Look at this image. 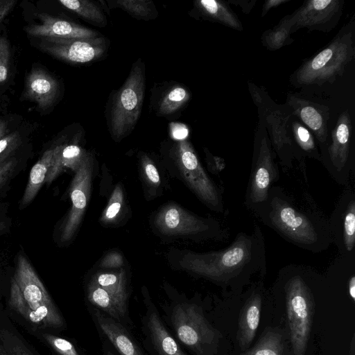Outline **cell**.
Instances as JSON below:
<instances>
[{
    "mask_svg": "<svg viewBox=\"0 0 355 355\" xmlns=\"http://www.w3.org/2000/svg\"><path fill=\"white\" fill-rule=\"evenodd\" d=\"M251 213L287 242L313 253L333 243L329 218L306 190H290L273 184L264 202Z\"/></svg>",
    "mask_w": 355,
    "mask_h": 355,
    "instance_id": "6da1fadb",
    "label": "cell"
},
{
    "mask_svg": "<svg viewBox=\"0 0 355 355\" xmlns=\"http://www.w3.org/2000/svg\"><path fill=\"white\" fill-rule=\"evenodd\" d=\"M190 269L221 286H237L252 275L267 270L266 248L263 232L254 223L250 234L240 232L227 248L191 256Z\"/></svg>",
    "mask_w": 355,
    "mask_h": 355,
    "instance_id": "7a4b0ae2",
    "label": "cell"
},
{
    "mask_svg": "<svg viewBox=\"0 0 355 355\" xmlns=\"http://www.w3.org/2000/svg\"><path fill=\"white\" fill-rule=\"evenodd\" d=\"M315 270L290 263L279 271L278 284L284 292L293 355H304L311 331Z\"/></svg>",
    "mask_w": 355,
    "mask_h": 355,
    "instance_id": "3957f363",
    "label": "cell"
},
{
    "mask_svg": "<svg viewBox=\"0 0 355 355\" xmlns=\"http://www.w3.org/2000/svg\"><path fill=\"white\" fill-rule=\"evenodd\" d=\"M10 308L32 324L58 328L64 320L33 268L23 255L17 258L11 281Z\"/></svg>",
    "mask_w": 355,
    "mask_h": 355,
    "instance_id": "277c9868",
    "label": "cell"
},
{
    "mask_svg": "<svg viewBox=\"0 0 355 355\" xmlns=\"http://www.w3.org/2000/svg\"><path fill=\"white\" fill-rule=\"evenodd\" d=\"M146 87V67L141 58L132 65L122 86L111 94L107 105L108 129L115 141H121L134 130L140 117Z\"/></svg>",
    "mask_w": 355,
    "mask_h": 355,
    "instance_id": "5b68a950",
    "label": "cell"
},
{
    "mask_svg": "<svg viewBox=\"0 0 355 355\" xmlns=\"http://www.w3.org/2000/svg\"><path fill=\"white\" fill-rule=\"evenodd\" d=\"M355 54L351 33L339 35L296 72L299 85H321L340 75Z\"/></svg>",
    "mask_w": 355,
    "mask_h": 355,
    "instance_id": "8992f818",
    "label": "cell"
},
{
    "mask_svg": "<svg viewBox=\"0 0 355 355\" xmlns=\"http://www.w3.org/2000/svg\"><path fill=\"white\" fill-rule=\"evenodd\" d=\"M171 322L178 338L198 355H209L218 341V332L195 304H180L173 310Z\"/></svg>",
    "mask_w": 355,
    "mask_h": 355,
    "instance_id": "52a82bcc",
    "label": "cell"
},
{
    "mask_svg": "<svg viewBox=\"0 0 355 355\" xmlns=\"http://www.w3.org/2000/svg\"><path fill=\"white\" fill-rule=\"evenodd\" d=\"M173 144L176 160L196 193L209 209L223 213L222 191L205 173L191 144L186 139L178 140Z\"/></svg>",
    "mask_w": 355,
    "mask_h": 355,
    "instance_id": "ba28073f",
    "label": "cell"
},
{
    "mask_svg": "<svg viewBox=\"0 0 355 355\" xmlns=\"http://www.w3.org/2000/svg\"><path fill=\"white\" fill-rule=\"evenodd\" d=\"M38 49L64 62L87 64L105 55L109 41L103 36L94 38L38 37Z\"/></svg>",
    "mask_w": 355,
    "mask_h": 355,
    "instance_id": "9c48e42d",
    "label": "cell"
},
{
    "mask_svg": "<svg viewBox=\"0 0 355 355\" xmlns=\"http://www.w3.org/2000/svg\"><path fill=\"white\" fill-rule=\"evenodd\" d=\"M351 122L347 113L341 114L331 133V143L320 155V162L331 177L345 187L354 179V164L350 155Z\"/></svg>",
    "mask_w": 355,
    "mask_h": 355,
    "instance_id": "30bf717a",
    "label": "cell"
},
{
    "mask_svg": "<svg viewBox=\"0 0 355 355\" xmlns=\"http://www.w3.org/2000/svg\"><path fill=\"white\" fill-rule=\"evenodd\" d=\"M279 179V171L271 148L266 139L254 151L243 204L251 211L268 197V190Z\"/></svg>",
    "mask_w": 355,
    "mask_h": 355,
    "instance_id": "8fae6325",
    "label": "cell"
},
{
    "mask_svg": "<svg viewBox=\"0 0 355 355\" xmlns=\"http://www.w3.org/2000/svg\"><path fill=\"white\" fill-rule=\"evenodd\" d=\"M159 225L163 231L171 234L183 233L200 239L223 242L230 239L229 230L217 220L196 217L175 207L163 211L159 218Z\"/></svg>",
    "mask_w": 355,
    "mask_h": 355,
    "instance_id": "7c38bea8",
    "label": "cell"
},
{
    "mask_svg": "<svg viewBox=\"0 0 355 355\" xmlns=\"http://www.w3.org/2000/svg\"><path fill=\"white\" fill-rule=\"evenodd\" d=\"M329 218L333 243L339 255L355 252V191L351 182L345 187Z\"/></svg>",
    "mask_w": 355,
    "mask_h": 355,
    "instance_id": "4fadbf2b",
    "label": "cell"
},
{
    "mask_svg": "<svg viewBox=\"0 0 355 355\" xmlns=\"http://www.w3.org/2000/svg\"><path fill=\"white\" fill-rule=\"evenodd\" d=\"M342 8L343 2L338 0L307 1L288 16L291 33L302 28L328 32L338 21Z\"/></svg>",
    "mask_w": 355,
    "mask_h": 355,
    "instance_id": "5bb4252c",
    "label": "cell"
},
{
    "mask_svg": "<svg viewBox=\"0 0 355 355\" xmlns=\"http://www.w3.org/2000/svg\"><path fill=\"white\" fill-rule=\"evenodd\" d=\"M60 94L57 79L42 67L33 66L26 76L22 98L37 104L40 110L51 109Z\"/></svg>",
    "mask_w": 355,
    "mask_h": 355,
    "instance_id": "9a60e30c",
    "label": "cell"
},
{
    "mask_svg": "<svg viewBox=\"0 0 355 355\" xmlns=\"http://www.w3.org/2000/svg\"><path fill=\"white\" fill-rule=\"evenodd\" d=\"M89 185V161L87 157H84L77 168L71 187L72 207L63 223L61 231V238L64 242L69 241L78 229L87 205V194Z\"/></svg>",
    "mask_w": 355,
    "mask_h": 355,
    "instance_id": "2e32d148",
    "label": "cell"
},
{
    "mask_svg": "<svg viewBox=\"0 0 355 355\" xmlns=\"http://www.w3.org/2000/svg\"><path fill=\"white\" fill-rule=\"evenodd\" d=\"M41 23L24 27L26 33L35 37L94 38L101 36L99 32L75 22L42 12L37 15Z\"/></svg>",
    "mask_w": 355,
    "mask_h": 355,
    "instance_id": "e0dca14e",
    "label": "cell"
},
{
    "mask_svg": "<svg viewBox=\"0 0 355 355\" xmlns=\"http://www.w3.org/2000/svg\"><path fill=\"white\" fill-rule=\"evenodd\" d=\"M261 284L254 286L241 311L237 340L241 349H245L254 339L259 325L263 300Z\"/></svg>",
    "mask_w": 355,
    "mask_h": 355,
    "instance_id": "ac0fdd59",
    "label": "cell"
},
{
    "mask_svg": "<svg viewBox=\"0 0 355 355\" xmlns=\"http://www.w3.org/2000/svg\"><path fill=\"white\" fill-rule=\"evenodd\" d=\"M162 89L151 106L158 116L170 118L186 106L191 94L187 88L177 83L167 84Z\"/></svg>",
    "mask_w": 355,
    "mask_h": 355,
    "instance_id": "d6986e66",
    "label": "cell"
},
{
    "mask_svg": "<svg viewBox=\"0 0 355 355\" xmlns=\"http://www.w3.org/2000/svg\"><path fill=\"white\" fill-rule=\"evenodd\" d=\"M94 313L101 329L121 355H143L139 347L119 322L98 311H96Z\"/></svg>",
    "mask_w": 355,
    "mask_h": 355,
    "instance_id": "ffe728a7",
    "label": "cell"
},
{
    "mask_svg": "<svg viewBox=\"0 0 355 355\" xmlns=\"http://www.w3.org/2000/svg\"><path fill=\"white\" fill-rule=\"evenodd\" d=\"M54 148L46 150L40 159L32 167L28 183L20 201V208L23 209L31 202L45 182L46 175L51 166Z\"/></svg>",
    "mask_w": 355,
    "mask_h": 355,
    "instance_id": "44dd1931",
    "label": "cell"
},
{
    "mask_svg": "<svg viewBox=\"0 0 355 355\" xmlns=\"http://www.w3.org/2000/svg\"><path fill=\"white\" fill-rule=\"evenodd\" d=\"M148 327L159 355H187L166 329L156 312L150 313Z\"/></svg>",
    "mask_w": 355,
    "mask_h": 355,
    "instance_id": "7402d4cb",
    "label": "cell"
},
{
    "mask_svg": "<svg viewBox=\"0 0 355 355\" xmlns=\"http://www.w3.org/2000/svg\"><path fill=\"white\" fill-rule=\"evenodd\" d=\"M194 7L205 19L223 24L237 30L242 29L236 15L222 1L199 0L194 2Z\"/></svg>",
    "mask_w": 355,
    "mask_h": 355,
    "instance_id": "603a6c76",
    "label": "cell"
},
{
    "mask_svg": "<svg viewBox=\"0 0 355 355\" xmlns=\"http://www.w3.org/2000/svg\"><path fill=\"white\" fill-rule=\"evenodd\" d=\"M88 299L92 304L105 311L114 319L119 320L125 315L126 304L113 297L94 282L89 285Z\"/></svg>",
    "mask_w": 355,
    "mask_h": 355,
    "instance_id": "cb8c5ba5",
    "label": "cell"
},
{
    "mask_svg": "<svg viewBox=\"0 0 355 355\" xmlns=\"http://www.w3.org/2000/svg\"><path fill=\"white\" fill-rule=\"evenodd\" d=\"M65 8L89 23L98 27H105L107 18L102 8L94 1L89 0H59Z\"/></svg>",
    "mask_w": 355,
    "mask_h": 355,
    "instance_id": "d4e9b609",
    "label": "cell"
},
{
    "mask_svg": "<svg viewBox=\"0 0 355 355\" xmlns=\"http://www.w3.org/2000/svg\"><path fill=\"white\" fill-rule=\"evenodd\" d=\"M107 3L110 9L119 8L137 19L149 21L158 17V10L151 0H112Z\"/></svg>",
    "mask_w": 355,
    "mask_h": 355,
    "instance_id": "484cf974",
    "label": "cell"
},
{
    "mask_svg": "<svg viewBox=\"0 0 355 355\" xmlns=\"http://www.w3.org/2000/svg\"><path fill=\"white\" fill-rule=\"evenodd\" d=\"M240 355H284L282 336L277 332L268 331L254 347Z\"/></svg>",
    "mask_w": 355,
    "mask_h": 355,
    "instance_id": "4316f807",
    "label": "cell"
},
{
    "mask_svg": "<svg viewBox=\"0 0 355 355\" xmlns=\"http://www.w3.org/2000/svg\"><path fill=\"white\" fill-rule=\"evenodd\" d=\"M94 282L120 302L126 304L127 296L125 279L123 275L102 273L96 277Z\"/></svg>",
    "mask_w": 355,
    "mask_h": 355,
    "instance_id": "83f0119b",
    "label": "cell"
},
{
    "mask_svg": "<svg viewBox=\"0 0 355 355\" xmlns=\"http://www.w3.org/2000/svg\"><path fill=\"white\" fill-rule=\"evenodd\" d=\"M302 121L316 135L320 143L324 144L327 139V130L320 113L312 106H304L298 111Z\"/></svg>",
    "mask_w": 355,
    "mask_h": 355,
    "instance_id": "f1b7e54d",
    "label": "cell"
},
{
    "mask_svg": "<svg viewBox=\"0 0 355 355\" xmlns=\"http://www.w3.org/2000/svg\"><path fill=\"white\" fill-rule=\"evenodd\" d=\"M0 344L7 355H33L21 339L8 329L0 331Z\"/></svg>",
    "mask_w": 355,
    "mask_h": 355,
    "instance_id": "f546056e",
    "label": "cell"
},
{
    "mask_svg": "<svg viewBox=\"0 0 355 355\" xmlns=\"http://www.w3.org/2000/svg\"><path fill=\"white\" fill-rule=\"evenodd\" d=\"M294 128L295 140L303 153V157L308 156L320 161V154L309 131L298 123H296Z\"/></svg>",
    "mask_w": 355,
    "mask_h": 355,
    "instance_id": "4dcf8cb0",
    "label": "cell"
},
{
    "mask_svg": "<svg viewBox=\"0 0 355 355\" xmlns=\"http://www.w3.org/2000/svg\"><path fill=\"white\" fill-rule=\"evenodd\" d=\"M291 25L288 17L283 20L279 26L268 33L265 37L266 46L270 49L275 50L288 42L290 39Z\"/></svg>",
    "mask_w": 355,
    "mask_h": 355,
    "instance_id": "1f68e13d",
    "label": "cell"
},
{
    "mask_svg": "<svg viewBox=\"0 0 355 355\" xmlns=\"http://www.w3.org/2000/svg\"><path fill=\"white\" fill-rule=\"evenodd\" d=\"M42 337L60 355H80L74 345L64 338L50 334H43Z\"/></svg>",
    "mask_w": 355,
    "mask_h": 355,
    "instance_id": "d6a6232c",
    "label": "cell"
},
{
    "mask_svg": "<svg viewBox=\"0 0 355 355\" xmlns=\"http://www.w3.org/2000/svg\"><path fill=\"white\" fill-rule=\"evenodd\" d=\"M21 137L17 132L7 134L0 139V164L10 159L11 154L18 148Z\"/></svg>",
    "mask_w": 355,
    "mask_h": 355,
    "instance_id": "836d02e7",
    "label": "cell"
},
{
    "mask_svg": "<svg viewBox=\"0 0 355 355\" xmlns=\"http://www.w3.org/2000/svg\"><path fill=\"white\" fill-rule=\"evenodd\" d=\"M10 62L9 44L4 37H0V83L5 82L8 76Z\"/></svg>",
    "mask_w": 355,
    "mask_h": 355,
    "instance_id": "e575fe53",
    "label": "cell"
},
{
    "mask_svg": "<svg viewBox=\"0 0 355 355\" xmlns=\"http://www.w3.org/2000/svg\"><path fill=\"white\" fill-rule=\"evenodd\" d=\"M206 159L209 171L212 173L217 175L225 168V162L221 157L211 155L206 150Z\"/></svg>",
    "mask_w": 355,
    "mask_h": 355,
    "instance_id": "d590c367",
    "label": "cell"
},
{
    "mask_svg": "<svg viewBox=\"0 0 355 355\" xmlns=\"http://www.w3.org/2000/svg\"><path fill=\"white\" fill-rule=\"evenodd\" d=\"M16 164V159L10 157L0 164V187L12 174Z\"/></svg>",
    "mask_w": 355,
    "mask_h": 355,
    "instance_id": "8d00e7d4",
    "label": "cell"
},
{
    "mask_svg": "<svg viewBox=\"0 0 355 355\" xmlns=\"http://www.w3.org/2000/svg\"><path fill=\"white\" fill-rule=\"evenodd\" d=\"M17 3L16 0H0V22L10 12Z\"/></svg>",
    "mask_w": 355,
    "mask_h": 355,
    "instance_id": "74e56055",
    "label": "cell"
},
{
    "mask_svg": "<svg viewBox=\"0 0 355 355\" xmlns=\"http://www.w3.org/2000/svg\"><path fill=\"white\" fill-rule=\"evenodd\" d=\"M145 171L149 180L154 182L157 183L159 181V173L155 166L150 162H148L145 165Z\"/></svg>",
    "mask_w": 355,
    "mask_h": 355,
    "instance_id": "f35d334b",
    "label": "cell"
},
{
    "mask_svg": "<svg viewBox=\"0 0 355 355\" xmlns=\"http://www.w3.org/2000/svg\"><path fill=\"white\" fill-rule=\"evenodd\" d=\"M172 132L173 137L178 140L184 139L188 133L186 127L184 125L182 126L181 124H174V127L172 128Z\"/></svg>",
    "mask_w": 355,
    "mask_h": 355,
    "instance_id": "ab89813d",
    "label": "cell"
},
{
    "mask_svg": "<svg viewBox=\"0 0 355 355\" xmlns=\"http://www.w3.org/2000/svg\"><path fill=\"white\" fill-rule=\"evenodd\" d=\"M121 209V204L118 202L112 203L107 208L105 216L108 219L113 218L118 214Z\"/></svg>",
    "mask_w": 355,
    "mask_h": 355,
    "instance_id": "60d3db41",
    "label": "cell"
},
{
    "mask_svg": "<svg viewBox=\"0 0 355 355\" xmlns=\"http://www.w3.org/2000/svg\"><path fill=\"white\" fill-rule=\"evenodd\" d=\"M284 1H284V0H269V1H266L263 6V15H264L265 12H267L271 8H272L274 6H277L284 3Z\"/></svg>",
    "mask_w": 355,
    "mask_h": 355,
    "instance_id": "b9f144b4",
    "label": "cell"
},
{
    "mask_svg": "<svg viewBox=\"0 0 355 355\" xmlns=\"http://www.w3.org/2000/svg\"><path fill=\"white\" fill-rule=\"evenodd\" d=\"M8 130L7 121L0 119V139L7 135Z\"/></svg>",
    "mask_w": 355,
    "mask_h": 355,
    "instance_id": "7bdbcfd3",
    "label": "cell"
},
{
    "mask_svg": "<svg viewBox=\"0 0 355 355\" xmlns=\"http://www.w3.org/2000/svg\"><path fill=\"white\" fill-rule=\"evenodd\" d=\"M0 355H7V354L4 351V349L2 347V346L1 345V344H0Z\"/></svg>",
    "mask_w": 355,
    "mask_h": 355,
    "instance_id": "ee69618b",
    "label": "cell"
},
{
    "mask_svg": "<svg viewBox=\"0 0 355 355\" xmlns=\"http://www.w3.org/2000/svg\"><path fill=\"white\" fill-rule=\"evenodd\" d=\"M107 355H114L112 352H107Z\"/></svg>",
    "mask_w": 355,
    "mask_h": 355,
    "instance_id": "f6af8a7d",
    "label": "cell"
},
{
    "mask_svg": "<svg viewBox=\"0 0 355 355\" xmlns=\"http://www.w3.org/2000/svg\"><path fill=\"white\" fill-rule=\"evenodd\" d=\"M2 228V223L0 220V230Z\"/></svg>",
    "mask_w": 355,
    "mask_h": 355,
    "instance_id": "bcb514c9",
    "label": "cell"
}]
</instances>
